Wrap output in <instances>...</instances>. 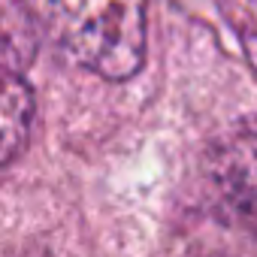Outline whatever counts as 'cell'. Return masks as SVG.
<instances>
[{"mask_svg": "<svg viewBox=\"0 0 257 257\" xmlns=\"http://www.w3.org/2000/svg\"><path fill=\"white\" fill-rule=\"evenodd\" d=\"M218 212L257 236V134H236L215 146L206 164Z\"/></svg>", "mask_w": 257, "mask_h": 257, "instance_id": "obj_2", "label": "cell"}, {"mask_svg": "<svg viewBox=\"0 0 257 257\" xmlns=\"http://www.w3.org/2000/svg\"><path fill=\"white\" fill-rule=\"evenodd\" d=\"M34 118V91L25 79L19 58L0 43V167L13 161L31 131Z\"/></svg>", "mask_w": 257, "mask_h": 257, "instance_id": "obj_3", "label": "cell"}, {"mask_svg": "<svg viewBox=\"0 0 257 257\" xmlns=\"http://www.w3.org/2000/svg\"><path fill=\"white\" fill-rule=\"evenodd\" d=\"M40 28L76 64L131 79L146 55V0H28Z\"/></svg>", "mask_w": 257, "mask_h": 257, "instance_id": "obj_1", "label": "cell"}]
</instances>
